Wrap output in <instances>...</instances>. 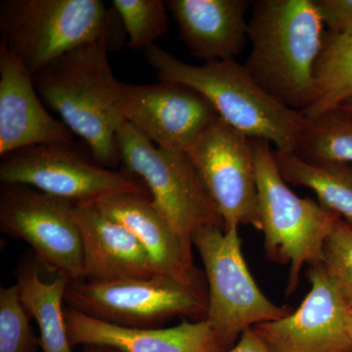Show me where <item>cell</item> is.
I'll return each mask as SVG.
<instances>
[{"label":"cell","mask_w":352,"mask_h":352,"mask_svg":"<svg viewBox=\"0 0 352 352\" xmlns=\"http://www.w3.org/2000/svg\"><path fill=\"white\" fill-rule=\"evenodd\" d=\"M244 67L275 100L302 113L316 95L315 67L326 31L314 0L252 2Z\"/></svg>","instance_id":"1"},{"label":"cell","mask_w":352,"mask_h":352,"mask_svg":"<svg viewBox=\"0 0 352 352\" xmlns=\"http://www.w3.org/2000/svg\"><path fill=\"white\" fill-rule=\"evenodd\" d=\"M107 46L89 43L57 58L32 76L48 108L87 142L90 156L108 168L120 164L117 133L126 122L122 85L108 61Z\"/></svg>","instance_id":"2"},{"label":"cell","mask_w":352,"mask_h":352,"mask_svg":"<svg viewBox=\"0 0 352 352\" xmlns=\"http://www.w3.org/2000/svg\"><path fill=\"white\" fill-rule=\"evenodd\" d=\"M144 53L160 82H179L194 88L236 131L251 139L267 141L275 146V151H295L307 118L264 91L244 65L232 59L193 66L157 44L146 48Z\"/></svg>","instance_id":"3"},{"label":"cell","mask_w":352,"mask_h":352,"mask_svg":"<svg viewBox=\"0 0 352 352\" xmlns=\"http://www.w3.org/2000/svg\"><path fill=\"white\" fill-rule=\"evenodd\" d=\"M0 32L32 76L80 46L102 43L116 52L127 38L115 9L100 0H6Z\"/></svg>","instance_id":"4"},{"label":"cell","mask_w":352,"mask_h":352,"mask_svg":"<svg viewBox=\"0 0 352 352\" xmlns=\"http://www.w3.org/2000/svg\"><path fill=\"white\" fill-rule=\"evenodd\" d=\"M264 249L271 261L289 264L287 294L295 292L305 263H322L337 214L319 201L296 195L278 168L270 142L252 139Z\"/></svg>","instance_id":"5"},{"label":"cell","mask_w":352,"mask_h":352,"mask_svg":"<svg viewBox=\"0 0 352 352\" xmlns=\"http://www.w3.org/2000/svg\"><path fill=\"white\" fill-rule=\"evenodd\" d=\"M120 164L142 183L175 231L185 258L194 265L193 237L206 226L224 222L201 184L186 152L159 147L131 122L117 133Z\"/></svg>","instance_id":"6"},{"label":"cell","mask_w":352,"mask_h":352,"mask_svg":"<svg viewBox=\"0 0 352 352\" xmlns=\"http://www.w3.org/2000/svg\"><path fill=\"white\" fill-rule=\"evenodd\" d=\"M193 245L200 254L208 284L206 319L227 349L247 329L288 316V308L268 300L252 278L243 256L239 228L224 231L206 226L197 231Z\"/></svg>","instance_id":"7"},{"label":"cell","mask_w":352,"mask_h":352,"mask_svg":"<svg viewBox=\"0 0 352 352\" xmlns=\"http://www.w3.org/2000/svg\"><path fill=\"white\" fill-rule=\"evenodd\" d=\"M69 307L98 320L133 328H157L175 316L206 319L208 293L164 275L94 283L69 282Z\"/></svg>","instance_id":"8"},{"label":"cell","mask_w":352,"mask_h":352,"mask_svg":"<svg viewBox=\"0 0 352 352\" xmlns=\"http://www.w3.org/2000/svg\"><path fill=\"white\" fill-rule=\"evenodd\" d=\"M0 180L27 185L75 205H94L120 194L150 196L135 177L101 166L74 142L34 145L2 156Z\"/></svg>","instance_id":"9"},{"label":"cell","mask_w":352,"mask_h":352,"mask_svg":"<svg viewBox=\"0 0 352 352\" xmlns=\"http://www.w3.org/2000/svg\"><path fill=\"white\" fill-rule=\"evenodd\" d=\"M0 229L29 244L48 272L69 282L82 280V238L75 204L27 185L2 183Z\"/></svg>","instance_id":"10"},{"label":"cell","mask_w":352,"mask_h":352,"mask_svg":"<svg viewBox=\"0 0 352 352\" xmlns=\"http://www.w3.org/2000/svg\"><path fill=\"white\" fill-rule=\"evenodd\" d=\"M187 154L223 219L224 231L241 226L261 230L252 139L219 118Z\"/></svg>","instance_id":"11"},{"label":"cell","mask_w":352,"mask_h":352,"mask_svg":"<svg viewBox=\"0 0 352 352\" xmlns=\"http://www.w3.org/2000/svg\"><path fill=\"white\" fill-rule=\"evenodd\" d=\"M310 291L295 311L252 330L271 352H352L349 305L322 263L307 271Z\"/></svg>","instance_id":"12"},{"label":"cell","mask_w":352,"mask_h":352,"mask_svg":"<svg viewBox=\"0 0 352 352\" xmlns=\"http://www.w3.org/2000/svg\"><path fill=\"white\" fill-rule=\"evenodd\" d=\"M124 119L159 147L188 152L219 116L210 102L183 83L122 85Z\"/></svg>","instance_id":"13"},{"label":"cell","mask_w":352,"mask_h":352,"mask_svg":"<svg viewBox=\"0 0 352 352\" xmlns=\"http://www.w3.org/2000/svg\"><path fill=\"white\" fill-rule=\"evenodd\" d=\"M74 136L46 110L30 72L0 41V156L34 145L74 142Z\"/></svg>","instance_id":"14"},{"label":"cell","mask_w":352,"mask_h":352,"mask_svg":"<svg viewBox=\"0 0 352 352\" xmlns=\"http://www.w3.org/2000/svg\"><path fill=\"white\" fill-rule=\"evenodd\" d=\"M72 346L98 344L122 352H224L226 344L207 319L170 328L124 327L65 308Z\"/></svg>","instance_id":"15"},{"label":"cell","mask_w":352,"mask_h":352,"mask_svg":"<svg viewBox=\"0 0 352 352\" xmlns=\"http://www.w3.org/2000/svg\"><path fill=\"white\" fill-rule=\"evenodd\" d=\"M76 217L82 238V281L105 283L161 275L133 234L94 205H76Z\"/></svg>","instance_id":"16"},{"label":"cell","mask_w":352,"mask_h":352,"mask_svg":"<svg viewBox=\"0 0 352 352\" xmlns=\"http://www.w3.org/2000/svg\"><path fill=\"white\" fill-rule=\"evenodd\" d=\"M248 0H168L179 38L191 55L205 62L235 59L244 50Z\"/></svg>","instance_id":"17"},{"label":"cell","mask_w":352,"mask_h":352,"mask_svg":"<svg viewBox=\"0 0 352 352\" xmlns=\"http://www.w3.org/2000/svg\"><path fill=\"white\" fill-rule=\"evenodd\" d=\"M95 207L133 234L152 259L159 274L190 286L201 285L195 265L185 258L175 231L151 196L120 194Z\"/></svg>","instance_id":"18"},{"label":"cell","mask_w":352,"mask_h":352,"mask_svg":"<svg viewBox=\"0 0 352 352\" xmlns=\"http://www.w3.org/2000/svg\"><path fill=\"white\" fill-rule=\"evenodd\" d=\"M41 264L32 251L23 256L15 270L23 305L38 323L43 352H73L65 320V293L68 278L52 281L41 277Z\"/></svg>","instance_id":"19"},{"label":"cell","mask_w":352,"mask_h":352,"mask_svg":"<svg viewBox=\"0 0 352 352\" xmlns=\"http://www.w3.org/2000/svg\"><path fill=\"white\" fill-rule=\"evenodd\" d=\"M274 157L288 184L312 190L324 208L352 227V164L309 163L275 150Z\"/></svg>","instance_id":"20"},{"label":"cell","mask_w":352,"mask_h":352,"mask_svg":"<svg viewBox=\"0 0 352 352\" xmlns=\"http://www.w3.org/2000/svg\"><path fill=\"white\" fill-rule=\"evenodd\" d=\"M316 95L302 115L314 119L352 98V36L326 32L315 67Z\"/></svg>","instance_id":"21"},{"label":"cell","mask_w":352,"mask_h":352,"mask_svg":"<svg viewBox=\"0 0 352 352\" xmlns=\"http://www.w3.org/2000/svg\"><path fill=\"white\" fill-rule=\"evenodd\" d=\"M293 153L309 163L352 164V116L338 107L307 120Z\"/></svg>","instance_id":"22"},{"label":"cell","mask_w":352,"mask_h":352,"mask_svg":"<svg viewBox=\"0 0 352 352\" xmlns=\"http://www.w3.org/2000/svg\"><path fill=\"white\" fill-rule=\"evenodd\" d=\"M126 30L129 47L145 50L168 31V7L162 0H113Z\"/></svg>","instance_id":"23"},{"label":"cell","mask_w":352,"mask_h":352,"mask_svg":"<svg viewBox=\"0 0 352 352\" xmlns=\"http://www.w3.org/2000/svg\"><path fill=\"white\" fill-rule=\"evenodd\" d=\"M17 285L0 289V352H38L41 339L31 327Z\"/></svg>","instance_id":"24"},{"label":"cell","mask_w":352,"mask_h":352,"mask_svg":"<svg viewBox=\"0 0 352 352\" xmlns=\"http://www.w3.org/2000/svg\"><path fill=\"white\" fill-rule=\"evenodd\" d=\"M322 265L352 307V227L340 219L324 247Z\"/></svg>","instance_id":"25"},{"label":"cell","mask_w":352,"mask_h":352,"mask_svg":"<svg viewBox=\"0 0 352 352\" xmlns=\"http://www.w3.org/2000/svg\"><path fill=\"white\" fill-rule=\"evenodd\" d=\"M317 11L328 32L352 36V0H314Z\"/></svg>","instance_id":"26"},{"label":"cell","mask_w":352,"mask_h":352,"mask_svg":"<svg viewBox=\"0 0 352 352\" xmlns=\"http://www.w3.org/2000/svg\"><path fill=\"white\" fill-rule=\"evenodd\" d=\"M224 352H271L261 338L252 330L247 329L240 336L237 344Z\"/></svg>","instance_id":"27"},{"label":"cell","mask_w":352,"mask_h":352,"mask_svg":"<svg viewBox=\"0 0 352 352\" xmlns=\"http://www.w3.org/2000/svg\"><path fill=\"white\" fill-rule=\"evenodd\" d=\"M85 352H122L113 347L98 346V344H88L85 346Z\"/></svg>","instance_id":"28"},{"label":"cell","mask_w":352,"mask_h":352,"mask_svg":"<svg viewBox=\"0 0 352 352\" xmlns=\"http://www.w3.org/2000/svg\"><path fill=\"white\" fill-rule=\"evenodd\" d=\"M347 331L352 340V307H349V314H347Z\"/></svg>","instance_id":"29"},{"label":"cell","mask_w":352,"mask_h":352,"mask_svg":"<svg viewBox=\"0 0 352 352\" xmlns=\"http://www.w3.org/2000/svg\"><path fill=\"white\" fill-rule=\"evenodd\" d=\"M340 107L344 109V110H346L347 113H351L352 116V98L344 101Z\"/></svg>","instance_id":"30"}]
</instances>
